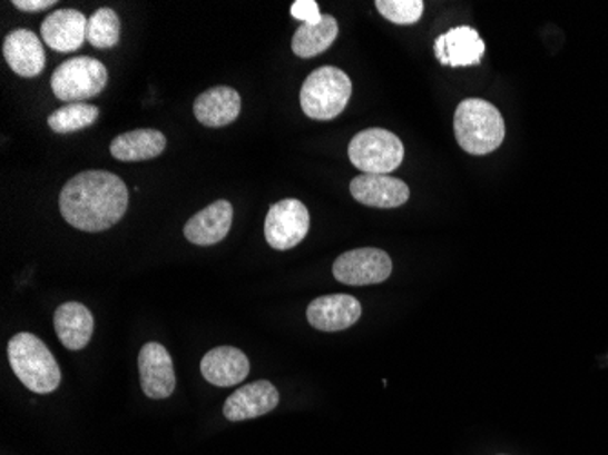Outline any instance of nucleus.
Returning a JSON list of instances; mask_svg holds the SVG:
<instances>
[{"mask_svg": "<svg viewBox=\"0 0 608 455\" xmlns=\"http://www.w3.org/2000/svg\"><path fill=\"white\" fill-rule=\"evenodd\" d=\"M361 314H363V308H361L360 300L354 296H346V294L317 297L310 303L308 310H306L310 325L321 332L346 330L361 319Z\"/></svg>", "mask_w": 608, "mask_h": 455, "instance_id": "11", "label": "nucleus"}, {"mask_svg": "<svg viewBox=\"0 0 608 455\" xmlns=\"http://www.w3.org/2000/svg\"><path fill=\"white\" fill-rule=\"evenodd\" d=\"M166 148L165 133L159 130H135L111 140V156L122 162H137L159 157Z\"/></svg>", "mask_w": 608, "mask_h": 455, "instance_id": "20", "label": "nucleus"}, {"mask_svg": "<svg viewBox=\"0 0 608 455\" xmlns=\"http://www.w3.org/2000/svg\"><path fill=\"white\" fill-rule=\"evenodd\" d=\"M350 194L361 205L381 210L400 208L410 199V188L404 180L390 176L361 174L350 182Z\"/></svg>", "mask_w": 608, "mask_h": 455, "instance_id": "10", "label": "nucleus"}, {"mask_svg": "<svg viewBox=\"0 0 608 455\" xmlns=\"http://www.w3.org/2000/svg\"><path fill=\"white\" fill-rule=\"evenodd\" d=\"M195 119L208 128H223L234 122L241 113V96L228 86H215L195 99Z\"/></svg>", "mask_w": 608, "mask_h": 455, "instance_id": "18", "label": "nucleus"}, {"mask_svg": "<svg viewBox=\"0 0 608 455\" xmlns=\"http://www.w3.org/2000/svg\"><path fill=\"white\" fill-rule=\"evenodd\" d=\"M310 214L297 199H285L269 206L265 220V237L274 250H292L308 236Z\"/></svg>", "mask_w": 608, "mask_h": 455, "instance_id": "7", "label": "nucleus"}, {"mask_svg": "<svg viewBox=\"0 0 608 455\" xmlns=\"http://www.w3.org/2000/svg\"><path fill=\"white\" fill-rule=\"evenodd\" d=\"M57 336L68 350H82L94 336V316L91 311L80 303H65L60 305L53 316Z\"/></svg>", "mask_w": 608, "mask_h": 455, "instance_id": "19", "label": "nucleus"}, {"mask_svg": "<svg viewBox=\"0 0 608 455\" xmlns=\"http://www.w3.org/2000/svg\"><path fill=\"white\" fill-rule=\"evenodd\" d=\"M280 405V392L269 380H255L241 386L226 399L225 414L228 421H248L266 416Z\"/></svg>", "mask_w": 608, "mask_h": 455, "instance_id": "12", "label": "nucleus"}, {"mask_svg": "<svg viewBox=\"0 0 608 455\" xmlns=\"http://www.w3.org/2000/svg\"><path fill=\"white\" fill-rule=\"evenodd\" d=\"M108 85V70L100 60L91 57H73L66 60L51 76V90L57 99L68 105L85 102L99 96Z\"/></svg>", "mask_w": 608, "mask_h": 455, "instance_id": "6", "label": "nucleus"}, {"mask_svg": "<svg viewBox=\"0 0 608 455\" xmlns=\"http://www.w3.org/2000/svg\"><path fill=\"white\" fill-rule=\"evenodd\" d=\"M139 376L143 392L150 399H166L175 390L174 360L165 346L148 343L139 354Z\"/></svg>", "mask_w": 608, "mask_h": 455, "instance_id": "9", "label": "nucleus"}, {"mask_svg": "<svg viewBox=\"0 0 608 455\" xmlns=\"http://www.w3.org/2000/svg\"><path fill=\"white\" fill-rule=\"evenodd\" d=\"M290 13L294 19L301 20L303 24H320L321 20H323L320 6L315 0H297L290 8Z\"/></svg>", "mask_w": 608, "mask_h": 455, "instance_id": "25", "label": "nucleus"}, {"mask_svg": "<svg viewBox=\"0 0 608 455\" xmlns=\"http://www.w3.org/2000/svg\"><path fill=\"white\" fill-rule=\"evenodd\" d=\"M392 274V259L377 248L346 251L334 263V277L350 286L380 285Z\"/></svg>", "mask_w": 608, "mask_h": 455, "instance_id": "8", "label": "nucleus"}, {"mask_svg": "<svg viewBox=\"0 0 608 455\" xmlns=\"http://www.w3.org/2000/svg\"><path fill=\"white\" fill-rule=\"evenodd\" d=\"M458 145L470 156H487L503 145L504 119L494 105L483 99H464L454 116Z\"/></svg>", "mask_w": 608, "mask_h": 455, "instance_id": "2", "label": "nucleus"}, {"mask_svg": "<svg viewBox=\"0 0 608 455\" xmlns=\"http://www.w3.org/2000/svg\"><path fill=\"white\" fill-rule=\"evenodd\" d=\"M349 157L361 174L389 176L390 171L398 170L403 162L404 146L392 131L369 128L352 139Z\"/></svg>", "mask_w": 608, "mask_h": 455, "instance_id": "5", "label": "nucleus"}, {"mask_svg": "<svg viewBox=\"0 0 608 455\" xmlns=\"http://www.w3.org/2000/svg\"><path fill=\"white\" fill-rule=\"evenodd\" d=\"M13 6L20 11H40L56 6V2L53 0H13Z\"/></svg>", "mask_w": 608, "mask_h": 455, "instance_id": "26", "label": "nucleus"}, {"mask_svg": "<svg viewBox=\"0 0 608 455\" xmlns=\"http://www.w3.org/2000/svg\"><path fill=\"white\" fill-rule=\"evenodd\" d=\"M97 119H99L97 106L76 102V105H66L53 111L48 117V125L59 136H66V133H73V131L85 130L88 126L96 125Z\"/></svg>", "mask_w": 608, "mask_h": 455, "instance_id": "22", "label": "nucleus"}, {"mask_svg": "<svg viewBox=\"0 0 608 455\" xmlns=\"http://www.w3.org/2000/svg\"><path fill=\"white\" fill-rule=\"evenodd\" d=\"M200 374L209 385L220 388L241 385L248 377L249 360L239 348L217 346L200 360Z\"/></svg>", "mask_w": 608, "mask_h": 455, "instance_id": "17", "label": "nucleus"}, {"mask_svg": "<svg viewBox=\"0 0 608 455\" xmlns=\"http://www.w3.org/2000/svg\"><path fill=\"white\" fill-rule=\"evenodd\" d=\"M40 37L51 50L71 53L88 40V19L77 10H57L40 26Z\"/></svg>", "mask_w": 608, "mask_h": 455, "instance_id": "13", "label": "nucleus"}, {"mask_svg": "<svg viewBox=\"0 0 608 455\" xmlns=\"http://www.w3.org/2000/svg\"><path fill=\"white\" fill-rule=\"evenodd\" d=\"M130 205L128 186L111 171L90 170L66 182L59 208L68 225L77 230L105 231L117 225Z\"/></svg>", "mask_w": 608, "mask_h": 455, "instance_id": "1", "label": "nucleus"}, {"mask_svg": "<svg viewBox=\"0 0 608 455\" xmlns=\"http://www.w3.org/2000/svg\"><path fill=\"white\" fill-rule=\"evenodd\" d=\"M340 33L337 20L332 16H323L320 24H301L292 39V51L301 59H312L321 56L334 44Z\"/></svg>", "mask_w": 608, "mask_h": 455, "instance_id": "21", "label": "nucleus"}, {"mask_svg": "<svg viewBox=\"0 0 608 455\" xmlns=\"http://www.w3.org/2000/svg\"><path fill=\"white\" fill-rule=\"evenodd\" d=\"M232 220H234V208L228 200H215L186 222L185 237L192 245H217L228 236Z\"/></svg>", "mask_w": 608, "mask_h": 455, "instance_id": "16", "label": "nucleus"}, {"mask_svg": "<svg viewBox=\"0 0 608 455\" xmlns=\"http://www.w3.org/2000/svg\"><path fill=\"white\" fill-rule=\"evenodd\" d=\"M375 8L394 24H415L424 11L423 0H377Z\"/></svg>", "mask_w": 608, "mask_h": 455, "instance_id": "24", "label": "nucleus"}, {"mask_svg": "<svg viewBox=\"0 0 608 455\" xmlns=\"http://www.w3.org/2000/svg\"><path fill=\"white\" fill-rule=\"evenodd\" d=\"M8 359L26 388L40 396L56 392L60 385V368L48 346L28 332H20L8 343Z\"/></svg>", "mask_w": 608, "mask_h": 455, "instance_id": "3", "label": "nucleus"}, {"mask_svg": "<svg viewBox=\"0 0 608 455\" xmlns=\"http://www.w3.org/2000/svg\"><path fill=\"white\" fill-rule=\"evenodd\" d=\"M352 97V80L341 68L323 66L310 73L301 88L304 116L315 120H332L343 113Z\"/></svg>", "mask_w": 608, "mask_h": 455, "instance_id": "4", "label": "nucleus"}, {"mask_svg": "<svg viewBox=\"0 0 608 455\" xmlns=\"http://www.w3.org/2000/svg\"><path fill=\"white\" fill-rule=\"evenodd\" d=\"M435 57L443 66H475L484 56V42L470 26H458L435 39Z\"/></svg>", "mask_w": 608, "mask_h": 455, "instance_id": "15", "label": "nucleus"}, {"mask_svg": "<svg viewBox=\"0 0 608 455\" xmlns=\"http://www.w3.org/2000/svg\"><path fill=\"white\" fill-rule=\"evenodd\" d=\"M88 40L99 50H110L119 44L120 19L111 8H100L88 19Z\"/></svg>", "mask_w": 608, "mask_h": 455, "instance_id": "23", "label": "nucleus"}, {"mask_svg": "<svg viewBox=\"0 0 608 455\" xmlns=\"http://www.w3.org/2000/svg\"><path fill=\"white\" fill-rule=\"evenodd\" d=\"M2 53L11 71L19 77L33 79L45 71V46L33 31H11L10 36H6Z\"/></svg>", "mask_w": 608, "mask_h": 455, "instance_id": "14", "label": "nucleus"}]
</instances>
